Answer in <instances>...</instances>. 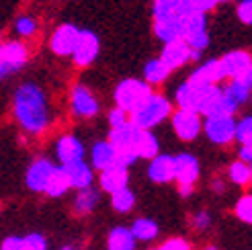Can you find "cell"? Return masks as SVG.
Here are the masks:
<instances>
[{
	"mask_svg": "<svg viewBox=\"0 0 252 250\" xmlns=\"http://www.w3.org/2000/svg\"><path fill=\"white\" fill-rule=\"evenodd\" d=\"M12 113H15V119L19 121L21 127L31 135L45 133L54 119L49 105H47L45 93L35 82H25L23 86L17 89Z\"/></svg>",
	"mask_w": 252,
	"mask_h": 250,
	"instance_id": "cell-1",
	"label": "cell"
},
{
	"mask_svg": "<svg viewBox=\"0 0 252 250\" xmlns=\"http://www.w3.org/2000/svg\"><path fill=\"white\" fill-rule=\"evenodd\" d=\"M170 115H172V105H170L168 98L158 94V93H152L140 107L133 109L129 113V123L135 129L152 131V127L160 125Z\"/></svg>",
	"mask_w": 252,
	"mask_h": 250,
	"instance_id": "cell-2",
	"label": "cell"
},
{
	"mask_svg": "<svg viewBox=\"0 0 252 250\" xmlns=\"http://www.w3.org/2000/svg\"><path fill=\"white\" fill-rule=\"evenodd\" d=\"M240 109L236 103H232L225 96L223 89L220 84L216 86H203L199 89V107L197 113L203 117H216V115H236V111Z\"/></svg>",
	"mask_w": 252,
	"mask_h": 250,
	"instance_id": "cell-3",
	"label": "cell"
},
{
	"mask_svg": "<svg viewBox=\"0 0 252 250\" xmlns=\"http://www.w3.org/2000/svg\"><path fill=\"white\" fill-rule=\"evenodd\" d=\"M152 93H154L152 86L146 84L144 80H137V78L123 80L121 84H117V89H115V103H117V109L125 111V113L129 115L131 111L140 107Z\"/></svg>",
	"mask_w": 252,
	"mask_h": 250,
	"instance_id": "cell-4",
	"label": "cell"
},
{
	"mask_svg": "<svg viewBox=\"0 0 252 250\" xmlns=\"http://www.w3.org/2000/svg\"><path fill=\"white\" fill-rule=\"evenodd\" d=\"M199 179V160L193 154H179L174 156V181L179 185L183 197L193 193V187Z\"/></svg>",
	"mask_w": 252,
	"mask_h": 250,
	"instance_id": "cell-5",
	"label": "cell"
},
{
	"mask_svg": "<svg viewBox=\"0 0 252 250\" xmlns=\"http://www.w3.org/2000/svg\"><path fill=\"white\" fill-rule=\"evenodd\" d=\"M29 60V49L21 41H6L0 45V80L19 72Z\"/></svg>",
	"mask_w": 252,
	"mask_h": 250,
	"instance_id": "cell-6",
	"label": "cell"
},
{
	"mask_svg": "<svg viewBox=\"0 0 252 250\" xmlns=\"http://www.w3.org/2000/svg\"><path fill=\"white\" fill-rule=\"evenodd\" d=\"M201 129L205 131L209 142L218 146H228L234 140L236 133V119L232 115H216V117H205Z\"/></svg>",
	"mask_w": 252,
	"mask_h": 250,
	"instance_id": "cell-7",
	"label": "cell"
},
{
	"mask_svg": "<svg viewBox=\"0 0 252 250\" xmlns=\"http://www.w3.org/2000/svg\"><path fill=\"white\" fill-rule=\"evenodd\" d=\"M220 62H221L225 78L252 82V58H250L248 52H244V49H236V52L225 54Z\"/></svg>",
	"mask_w": 252,
	"mask_h": 250,
	"instance_id": "cell-8",
	"label": "cell"
},
{
	"mask_svg": "<svg viewBox=\"0 0 252 250\" xmlns=\"http://www.w3.org/2000/svg\"><path fill=\"white\" fill-rule=\"evenodd\" d=\"M100 52V41H98V37L93 33V31H82L78 33V41L76 45H74V52H72V60H74V64L80 66V68H86V66H91L93 62L96 60Z\"/></svg>",
	"mask_w": 252,
	"mask_h": 250,
	"instance_id": "cell-9",
	"label": "cell"
},
{
	"mask_svg": "<svg viewBox=\"0 0 252 250\" xmlns=\"http://www.w3.org/2000/svg\"><path fill=\"white\" fill-rule=\"evenodd\" d=\"M170 119H172L174 133L179 135L183 142H193L195 137L201 133V125H203V121H201L199 113H195V111L179 109L170 115Z\"/></svg>",
	"mask_w": 252,
	"mask_h": 250,
	"instance_id": "cell-10",
	"label": "cell"
},
{
	"mask_svg": "<svg viewBox=\"0 0 252 250\" xmlns=\"http://www.w3.org/2000/svg\"><path fill=\"white\" fill-rule=\"evenodd\" d=\"M70 103H72L74 115L80 117V119H91V117H94L98 113V101H96V96L91 91H88L84 84H76L72 89Z\"/></svg>",
	"mask_w": 252,
	"mask_h": 250,
	"instance_id": "cell-11",
	"label": "cell"
},
{
	"mask_svg": "<svg viewBox=\"0 0 252 250\" xmlns=\"http://www.w3.org/2000/svg\"><path fill=\"white\" fill-rule=\"evenodd\" d=\"M221 80H225V74L221 68L220 60H209L205 64H201L191 76H189L187 84L195 86V89H203V86H216Z\"/></svg>",
	"mask_w": 252,
	"mask_h": 250,
	"instance_id": "cell-12",
	"label": "cell"
},
{
	"mask_svg": "<svg viewBox=\"0 0 252 250\" xmlns=\"http://www.w3.org/2000/svg\"><path fill=\"white\" fill-rule=\"evenodd\" d=\"M78 33L80 29L76 25L66 23V25H60V27L54 31L52 39H49V47L56 56H72L74 52V45L78 41Z\"/></svg>",
	"mask_w": 252,
	"mask_h": 250,
	"instance_id": "cell-13",
	"label": "cell"
},
{
	"mask_svg": "<svg viewBox=\"0 0 252 250\" xmlns=\"http://www.w3.org/2000/svg\"><path fill=\"white\" fill-rule=\"evenodd\" d=\"M158 60L172 72V70L183 68L185 64L191 62V49H189V45L183 39H174V41L164 43V47H162V56Z\"/></svg>",
	"mask_w": 252,
	"mask_h": 250,
	"instance_id": "cell-14",
	"label": "cell"
},
{
	"mask_svg": "<svg viewBox=\"0 0 252 250\" xmlns=\"http://www.w3.org/2000/svg\"><path fill=\"white\" fill-rule=\"evenodd\" d=\"M54 168H56V164L52 160L37 158L33 164L29 166L27 177H25L27 187L31 191H35V193H43L45 187H47V181H49V177H52V172H54Z\"/></svg>",
	"mask_w": 252,
	"mask_h": 250,
	"instance_id": "cell-15",
	"label": "cell"
},
{
	"mask_svg": "<svg viewBox=\"0 0 252 250\" xmlns=\"http://www.w3.org/2000/svg\"><path fill=\"white\" fill-rule=\"evenodd\" d=\"M84 152L86 150L76 135L66 133V135H62L56 144V154H58V160L62 166H68V164H74V162L84 160Z\"/></svg>",
	"mask_w": 252,
	"mask_h": 250,
	"instance_id": "cell-16",
	"label": "cell"
},
{
	"mask_svg": "<svg viewBox=\"0 0 252 250\" xmlns=\"http://www.w3.org/2000/svg\"><path fill=\"white\" fill-rule=\"evenodd\" d=\"M148 177H150V181H154L158 185L174 181V156H168V154L154 156L150 160Z\"/></svg>",
	"mask_w": 252,
	"mask_h": 250,
	"instance_id": "cell-17",
	"label": "cell"
},
{
	"mask_svg": "<svg viewBox=\"0 0 252 250\" xmlns=\"http://www.w3.org/2000/svg\"><path fill=\"white\" fill-rule=\"evenodd\" d=\"M127 183H129V168H125L121 164L100 170V189L111 195L119 189H125Z\"/></svg>",
	"mask_w": 252,
	"mask_h": 250,
	"instance_id": "cell-18",
	"label": "cell"
},
{
	"mask_svg": "<svg viewBox=\"0 0 252 250\" xmlns=\"http://www.w3.org/2000/svg\"><path fill=\"white\" fill-rule=\"evenodd\" d=\"M115 164H117V150L109 142H96L91 150V168H96L100 172Z\"/></svg>",
	"mask_w": 252,
	"mask_h": 250,
	"instance_id": "cell-19",
	"label": "cell"
},
{
	"mask_svg": "<svg viewBox=\"0 0 252 250\" xmlns=\"http://www.w3.org/2000/svg\"><path fill=\"white\" fill-rule=\"evenodd\" d=\"M68 174V181H70V187L74 189H86V187H93V179H94V172L91 168V164H86L84 160L80 162H74V164H68V166H62Z\"/></svg>",
	"mask_w": 252,
	"mask_h": 250,
	"instance_id": "cell-20",
	"label": "cell"
},
{
	"mask_svg": "<svg viewBox=\"0 0 252 250\" xmlns=\"http://www.w3.org/2000/svg\"><path fill=\"white\" fill-rule=\"evenodd\" d=\"M133 154L137 156V160H140V158L152 160L154 156H158L160 154V142H158V137L152 131L137 129L135 142H133Z\"/></svg>",
	"mask_w": 252,
	"mask_h": 250,
	"instance_id": "cell-21",
	"label": "cell"
},
{
	"mask_svg": "<svg viewBox=\"0 0 252 250\" xmlns=\"http://www.w3.org/2000/svg\"><path fill=\"white\" fill-rule=\"evenodd\" d=\"M135 135H137V129L133 127L131 123H125V125H121V127L111 129L107 142L117 150V154H119V152H133Z\"/></svg>",
	"mask_w": 252,
	"mask_h": 250,
	"instance_id": "cell-22",
	"label": "cell"
},
{
	"mask_svg": "<svg viewBox=\"0 0 252 250\" xmlns=\"http://www.w3.org/2000/svg\"><path fill=\"white\" fill-rule=\"evenodd\" d=\"M181 25H183V19L176 15L162 21H154V33L162 43H168L174 39H181Z\"/></svg>",
	"mask_w": 252,
	"mask_h": 250,
	"instance_id": "cell-23",
	"label": "cell"
},
{
	"mask_svg": "<svg viewBox=\"0 0 252 250\" xmlns=\"http://www.w3.org/2000/svg\"><path fill=\"white\" fill-rule=\"evenodd\" d=\"M137 240L131 236L129 228H113L109 234V240H107V248L109 250H135Z\"/></svg>",
	"mask_w": 252,
	"mask_h": 250,
	"instance_id": "cell-24",
	"label": "cell"
},
{
	"mask_svg": "<svg viewBox=\"0 0 252 250\" xmlns=\"http://www.w3.org/2000/svg\"><path fill=\"white\" fill-rule=\"evenodd\" d=\"M100 199V193L96 189H93V187H86V189H80L76 199H74V211H76L78 216H86L91 214V211L96 207Z\"/></svg>",
	"mask_w": 252,
	"mask_h": 250,
	"instance_id": "cell-25",
	"label": "cell"
},
{
	"mask_svg": "<svg viewBox=\"0 0 252 250\" xmlns=\"http://www.w3.org/2000/svg\"><path fill=\"white\" fill-rule=\"evenodd\" d=\"M250 86H252V82H246V80H230V84L221 86V89L232 103L242 107L250 98Z\"/></svg>",
	"mask_w": 252,
	"mask_h": 250,
	"instance_id": "cell-26",
	"label": "cell"
},
{
	"mask_svg": "<svg viewBox=\"0 0 252 250\" xmlns=\"http://www.w3.org/2000/svg\"><path fill=\"white\" fill-rule=\"evenodd\" d=\"M131 236L135 240H142V242H150V240H154L156 236H158V223L154 219H148V218H137L133 221V226L129 228Z\"/></svg>",
	"mask_w": 252,
	"mask_h": 250,
	"instance_id": "cell-27",
	"label": "cell"
},
{
	"mask_svg": "<svg viewBox=\"0 0 252 250\" xmlns=\"http://www.w3.org/2000/svg\"><path fill=\"white\" fill-rule=\"evenodd\" d=\"M174 101L179 103V109H185V111H195L197 113V107H199V89L191 84H181L176 89V96Z\"/></svg>",
	"mask_w": 252,
	"mask_h": 250,
	"instance_id": "cell-28",
	"label": "cell"
},
{
	"mask_svg": "<svg viewBox=\"0 0 252 250\" xmlns=\"http://www.w3.org/2000/svg\"><path fill=\"white\" fill-rule=\"evenodd\" d=\"M68 189H70V181H68L66 170L62 166H56L54 172H52V177H49V181H47V187H45L43 193H47L49 197H62Z\"/></svg>",
	"mask_w": 252,
	"mask_h": 250,
	"instance_id": "cell-29",
	"label": "cell"
},
{
	"mask_svg": "<svg viewBox=\"0 0 252 250\" xmlns=\"http://www.w3.org/2000/svg\"><path fill=\"white\" fill-rule=\"evenodd\" d=\"M168 74H170V70L162 64L160 60H150L146 64V68H144V82L150 84V86L162 84L168 78Z\"/></svg>",
	"mask_w": 252,
	"mask_h": 250,
	"instance_id": "cell-30",
	"label": "cell"
},
{
	"mask_svg": "<svg viewBox=\"0 0 252 250\" xmlns=\"http://www.w3.org/2000/svg\"><path fill=\"white\" fill-rule=\"evenodd\" d=\"M111 203H113V209H117L119 214H127L135 205V195L129 187H125V189H119L111 195Z\"/></svg>",
	"mask_w": 252,
	"mask_h": 250,
	"instance_id": "cell-31",
	"label": "cell"
},
{
	"mask_svg": "<svg viewBox=\"0 0 252 250\" xmlns=\"http://www.w3.org/2000/svg\"><path fill=\"white\" fill-rule=\"evenodd\" d=\"M228 177L238 187H246L250 183V179H252V168H250V164H246V162L236 160L234 164L230 166V170H228Z\"/></svg>",
	"mask_w": 252,
	"mask_h": 250,
	"instance_id": "cell-32",
	"label": "cell"
},
{
	"mask_svg": "<svg viewBox=\"0 0 252 250\" xmlns=\"http://www.w3.org/2000/svg\"><path fill=\"white\" fill-rule=\"evenodd\" d=\"M181 0H154V21H162L176 15Z\"/></svg>",
	"mask_w": 252,
	"mask_h": 250,
	"instance_id": "cell-33",
	"label": "cell"
},
{
	"mask_svg": "<svg viewBox=\"0 0 252 250\" xmlns=\"http://www.w3.org/2000/svg\"><path fill=\"white\" fill-rule=\"evenodd\" d=\"M234 140H238L242 146L252 144V117H242L240 121L236 123V133H234Z\"/></svg>",
	"mask_w": 252,
	"mask_h": 250,
	"instance_id": "cell-34",
	"label": "cell"
},
{
	"mask_svg": "<svg viewBox=\"0 0 252 250\" xmlns=\"http://www.w3.org/2000/svg\"><path fill=\"white\" fill-rule=\"evenodd\" d=\"M39 29V25H37V19L33 17H19L17 23H15V31L21 35V37H33Z\"/></svg>",
	"mask_w": 252,
	"mask_h": 250,
	"instance_id": "cell-35",
	"label": "cell"
},
{
	"mask_svg": "<svg viewBox=\"0 0 252 250\" xmlns=\"http://www.w3.org/2000/svg\"><path fill=\"white\" fill-rule=\"evenodd\" d=\"M238 219H242L244 223H250L252 221V197L250 195H242L238 199V203L234 207Z\"/></svg>",
	"mask_w": 252,
	"mask_h": 250,
	"instance_id": "cell-36",
	"label": "cell"
},
{
	"mask_svg": "<svg viewBox=\"0 0 252 250\" xmlns=\"http://www.w3.org/2000/svg\"><path fill=\"white\" fill-rule=\"evenodd\" d=\"M21 250H47V240L41 234H29L21 238Z\"/></svg>",
	"mask_w": 252,
	"mask_h": 250,
	"instance_id": "cell-37",
	"label": "cell"
},
{
	"mask_svg": "<svg viewBox=\"0 0 252 250\" xmlns=\"http://www.w3.org/2000/svg\"><path fill=\"white\" fill-rule=\"evenodd\" d=\"M109 123H111V129H115V127H121V125L125 123H129V115L125 113V111L121 109H111L109 111Z\"/></svg>",
	"mask_w": 252,
	"mask_h": 250,
	"instance_id": "cell-38",
	"label": "cell"
},
{
	"mask_svg": "<svg viewBox=\"0 0 252 250\" xmlns=\"http://www.w3.org/2000/svg\"><path fill=\"white\" fill-rule=\"evenodd\" d=\"M236 15L244 25L252 23V0H240V4L236 8Z\"/></svg>",
	"mask_w": 252,
	"mask_h": 250,
	"instance_id": "cell-39",
	"label": "cell"
},
{
	"mask_svg": "<svg viewBox=\"0 0 252 250\" xmlns=\"http://www.w3.org/2000/svg\"><path fill=\"white\" fill-rule=\"evenodd\" d=\"M187 2L195 12H203V15H207L209 10L218 6V0H187Z\"/></svg>",
	"mask_w": 252,
	"mask_h": 250,
	"instance_id": "cell-40",
	"label": "cell"
},
{
	"mask_svg": "<svg viewBox=\"0 0 252 250\" xmlns=\"http://www.w3.org/2000/svg\"><path fill=\"white\" fill-rule=\"evenodd\" d=\"M158 250H191V244H189L185 238H170L162 244Z\"/></svg>",
	"mask_w": 252,
	"mask_h": 250,
	"instance_id": "cell-41",
	"label": "cell"
},
{
	"mask_svg": "<svg viewBox=\"0 0 252 250\" xmlns=\"http://www.w3.org/2000/svg\"><path fill=\"white\" fill-rule=\"evenodd\" d=\"M191 223H193L195 230H205V228H209V223H211L209 214H207V211H197V214L191 218Z\"/></svg>",
	"mask_w": 252,
	"mask_h": 250,
	"instance_id": "cell-42",
	"label": "cell"
},
{
	"mask_svg": "<svg viewBox=\"0 0 252 250\" xmlns=\"http://www.w3.org/2000/svg\"><path fill=\"white\" fill-rule=\"evenodd\" d=\"M0 250H21V238L19 236H8L0 244Z\"/></svg>",
	"mask_w": 252,
	"mask_h": 250,
	"instance_id": "cell-43",
	"label": "cell"
},
{
	"mask_svg": "<svg viewBox=\"0 0 252 250\" xmlns=\"http://www.w3.org/2000/svg\"><path fill=\"white\" fill-rule=\"evenodd\" d=\"M238 156H240V162H246V164H250V160H252V144L240 146V152H238Z\"/></svg>",
	"mask_w": 252,
	"mask_h": 250,
	"instance_id": "cell-44",
	"label": "cell"
},
{
	"mask_svg": "<svg viewBox=\"0 0 252 250\" xmlns=\"http://www.w3.org/2000/svg\"><path fill=\"white\" fill-rule=\"evenodd\" d=\"M213 189H218V191H223V185H221V181L218 179V181H213Z\"/></svg>",
	"mask_w": 252,
	"mask_h": 250,
	"instance_id": "cell-45",
	"label": "cell"
},
{
	"mask_svg": "<svg viewBox=\"0 0 252 250\" xmlns=\"http://www.w3.org/2000/svg\"><path fill=\"white\" fill-rule=\"evenodd\" d=\"M221 2H232V0H218V4H221Z\"/></svg>",
	"mask_w": 252,
	"mask_h": 250,
	"instance_id": "cell-46",
	"label": "cell"
},
{
	"mask_svg": "<svg viewBox=\"0 0 252 250\" xmlns=\"http://www.w3.org/2000/svg\"><path fill=\"white\" fill-rule=\"evenodd\" d=\"M207 250H218V248H216V246H209V248H207Z\"/></svg>",
	"mask_w": 252,
	"mask_h": 250,
	"instance_id": "cell-47",
	"label": "cell"
},
{
	"mask_svg": "<svg viewBox=\"0 0 252 250\" xmlns=\"http://www.w3.org/2000/svg\"><path fill=\"white\" fill-rule=\"evenodd\" d=\"M0 45H2V33H0Z\"/></svg>",
	"mask_w": 252,
	"mask_h": 250,
	"instance_id": "cell-48",
	"label": "cell"
},
{
	"mask_svg": "<svg viewBox=\"0 0 252 250\" xmlns=\"http://www.w3.org/2000/svg\"><path fill=\"white\" fill-rule=\"evenodd\" d=\"M62 250H72V248H62Z\"/></svg>",
	"mask_w": 252,
	"mask_h": 250,
	"instance_id": "cell-49",
	"label": "cell"
},
{
	"mask_svg": "<svg viewBox=\"0 0 252 250\" xmlns=\"http://www.w3.org/2000/svg\"><path fill=\"white\" fill-rule=\"evenodd\" d=\"M150 250H158V248H150Z\"/></svg>",
	"mask_w": 252,
	"mask_h": 250,
	"instance_id": "cell-50",
	"label": "cell"
}]
</instances>
